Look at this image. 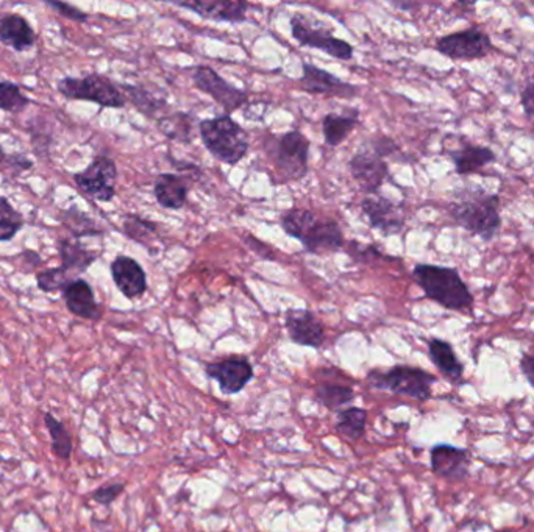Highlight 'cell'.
<instances>
[{
  "mask_svg": "<svg viewBox=\"0 0 534 532\" xmlns=\"http://www.w3.org/2000/svg\"><path fill=\"white\" fill-rule=\"evenodd\" d=\"M449 215L458 227L489 242L502 225L500 197L482 188L463 189L450 203Z\"/></svg>",
  "mask_w": 534,
  "mask_h": 532,
  "instance_id": "6da1fadb",
  "label": "cell"
},
{
  "mask_svg": "<svg viewBox=\"0 0 534 532\" xmlns=\"http://www.w3.org/2000/svg\"><path fill=\"white\" fill-rule=\"evenodd\" d=\"M280 223L285 233L299 240L308 254H336L344 246V234L338 222L319 217L310 209H289L281 215Z\"/></svg>",
  "mask_w": 534,
  "mask_h": 532,
  "instance_id": "7a4b0ae2",
  "label": "cell"
},
{
  "mask_svg": "<svg viewBox=\"0 0 534 532\" xmlns=\"http://www.w3.org/2000/svg\"><path fill=\"white\" fill-rule=\"evenodd\" d=\"M412 278L424 291L427 299L450 311H464L474 305V295L459 272L452 267L417 264Z\"/></svg>",
  "mask_w": 534,
  "mask_h": 532,
  "instance_id": "3957f363",
  "label": "cell"
},
{
  "mask_svg": "<svg viewBox=\"0 0 534 532\" xmlns=\"http://www.w3.org/2000/svg\"><path fill=\"white\" fill-rule=\"evenodd\" d=\"M202 143L217 161L236 166L248 152L247 133L232 116L205 119L199 124Z\"/></svg>",
  "mask_w": 534,
  "mask_h": 532,
  "instance_id": "277c9868",
  "label": "cell"
},
{
  "mask_svg": "<svg viewBox=\"0 0 534 532\" xmlns=\"http://www.w3.org/2000/svg\"><path fill=\"white\" fill-rule=\"evenodd\" d=\"M436 377L419 367L396 365L389 371H371L367 373V383L373 389L389 390L392 394L411 396L419 402L431 398V386L436 383Z\"/></svg>",
  "mask_w": 534,
  "mask_h": 532,
  "instance_id": "5b68a950",
  "label": "cell"
},
{
  "mask_svg": "<svg viewBox=\"0 0 534 532\" xmlns=\"http://www.w3.org/2000/svg\"><path fill=\"white\" fill-rule=\"evenodd\" d=\"M267 153L281 183L299 182L307 176L310 141L303 133L293 130L275 137Z\"/></svg>",
  "mask_w": 534,
  "mask_h": 532,
  "instance_id": "8992f818",
  "label": "cell"
},
{
  "mask_svg": "<svg viewBox=\"0 0 534 532\" xmlns=\"http://www.w3.org/2000/svg\"><path fill=\"white\" fill-rule=\"evenodd\" d=\"M57 90L66 98L86 100L102 108H124L127 98L122 90L110 78L100 74H88L85 77H65L57 83Z\"/></svg>",
  "mask_w": 534,
  "mask_h": 532,
  "instance_id": "52a82bcc",
  "label": "cell"
},
{
  "mask_svg": "<svg viewBox=\"0 0 534 532\" xmlns=\"http://www.w3.org/2000/svg\"><path fill=\"white\" fill-rule=\"evenodd\" d=\"M291 32L300 46L318 49L342 61L353 59V47L347 41L336 38L326 27H314L305 14H294L291 18Z\"/></svg>",
  "mask_w": 534,
  "mask_h": 532,
  "instance_id": "ba28073f",
  "label": "cell"
},
{
  "mask_svg": "<svg viewBox=\"0 0 534 532\" xmlns=\"http://www.w3.org/2000/svg\"><path fill=\"white\" fill-rule=\"evenodd\" d=\"M118 168L106 155H98L91 164L74 176V182L83 194L92 200L110 203L116 197Z\"/></svg>",
  "mask_w": 534,
  "mask_h": 532,
  "instance_id": "9c48e42d",
  "label": "cell"
},
{
  "mask_svg": "<svg viewBox=\"0 0 534 532\" xmlns=\"http://www.w3.org/2000/svg\"><path fill=\"white\" fill-rule=\"evenodd\" d=\"M437 52L455 61H474L494 52V44L488 33L478 27L463 32L450 33L436 41Z\"/></svg>",
  "mask_w": 534,
  "mask_h": 532,
  "instance_id": "30bf717a",
  "label": "cell"
},
{
  "mask_svg": "<svg viewBox=\"0 0 534 532\" xmlns=\"http://www.w3.org/2000/svg\"><path fill=\"white\" fill-rule=\"evenodd\" d=\"M191 77L197 90L213 98L216 104L221 105L227 116L242 108V105L247 104V92L228 83L225 78L209 66H197Z\"/></svg>",
  "mask_w": 534,
  "mask_h": 532,
  "instance_id": "8fae6325",
  "label": "cell"
},
{
  "mask_svg": "<svg viewBox=\"0 0 534 532\" xmlns=\"http://www.w3.org/2000/svg\"><path fill=\"white\" fill-rule=\"evenodd\" d=\"M205 372L211 379L217 381L222 394L225 395L240 394L255 375L254 367L247 357L238 356L207 364Z\"/></svg>",
  "mask_w": 534,
  "mask_h": 532,
  "instance_id": "7c38bea8",
  "label": "cell"
},
{
  "mask_svg": "<svg viewBox=\"0 0 534 532\" xmlns=\"http://www.w3.org/2000/svg\"><path fill=\"white\" fill-rule=\"evenodd\" d=\"M361 209L371 228L385 236L398 234L404 230V209L383 195H367L365 200L361 201Z\"/></svg>",
  "mask_w": 534,
  "mask_h": 532,
  "instance_id": "4fadbf2b",
  "label": "cell"
},
{
  "mask_svg": "<svg viewBox=\"0 0 534 532\" xmlns=\"http://www.w3.org/2000/svg\"><path fill=\"white\" fill-rule=\"evenodd\" d=\"M349 170L359 188L372 195L377 194L389 176L388 162L371 149L359 150L358 153H355L349 161Z\"/></svg>",
  "mask_w": 534,
  "mask_h": 532,
  "instance_id": "5bb4252c",
  "label": "cell"
},
{
  "mask_svg": "<svg viewBox=\"0 0 534 532\" xmlns=\"http://www.w3.org/2000/svg\"><path fill=\"white\" fill-rule=\"evenodd\" d=\"M302 71L303 75L299 80L300 90L305 92L342 98H353L359 94V86L347 83L318 66L303 63Z\"/></svg>",
  "mask_w": 534,
  "mask_h": 532,
  "instance_id": "9a60e30c",
  "label": "cell"
},
{
  "mask_svg": "<svg viewBox=\"0 0 534 532\" xmlns=\"http://www.w3.org/2000/svg\"><path fill=\"white\" fill-rule=\"evenodd\" d=\"M172 5L186 8L205 20L227 24H241L247 20L250 4L244 0H197V2H172Z\"/></svg>",
  "mask_w": 534,
  "mask_h": 532,
  "instance_id": "2e32d148",
  "label": "cell"
},
{
  "mask_svg": "<svg viewBox=\"0 0 534 532\" xmlns=\"http://www.w3.org/2000/svg\"><path fill=\"white\" fill-rule=\"evenodd\" d=\"M431 470L439 478L463 481L469 476L470 453L464 448L439 443L431 448Z\"/></svg>",
  "mask_w": 534,
  "mask_h": 532,
  "instance_id": "e0dca14e",
  "label": "cell"
},
{
  "mask_svg": "<svg viewBox=\"0 0 534 532\" xmlns=\"http://www.w3.org/2000/svg\"><path fill=\"white\" fill-rule=\"evenodd\" d=\"M287 334L294 344L320 348L326 342V328L308 309H289L285 317Z\"/></svg>",
  "mask_w": 534,
  "mask_h": 532,
  "instance_id": "ac0fdd59",
  "label": "cell"
},
{
  "mask_svg": "<svg viewBox=\"0 0 534 532\" xmlns=\"http://www.w3.org/2000/svg\"><path fill=\"white\" fill-rule=\"evenodd\" d=\"M111 277L119 293L125 299L135 300L143 297L147 291V275L143 266L130 256L119 254L110 266Z\"/></svg>",
  "mask_w": 534,
  "mask_h": 532,
  "instance_id": "d6986e66",
  "label": "cell"
},
{
  "mask_svg": "<svg viewBox=\"0 0 534 532\" xmlns=\"http://www.w3.org/2000/svg\"><path fill=\"white\" fill-rule=\"evenodd\" d=\"M63 300L67 311L77 317L94 322L102 318V309L96 301L91 285L86 279H72L63 291Z\"/></svg>",
  "mask_w": 534,
  "mask_h": 532,
  "instance_id": "ffe728a7",
  "label": "cell"
},
{
  "mask_svg": "<svg viewBox=\"0 0 534 532\" xmlns=\"http://www.w3.org/2000/svg\"><path fill=\"white\" fill-rule=\"evenodd\" d=\"M0 43L14 52H27L36 44V33L24 16L0 12Z\"/></svg>",
  "mask_w": 534,
  "mask_h": 532,
  "instance_id": "44dd1931",
  "label": "cell"
},
{
  "mask_svg": "<svg viewBox=\"0 0 534 532\" xmlns=\"http://www.w3.org/2000/svg\"><path fill=\"white\" fill-rule=\"evenodd\" d=\"M188 184L177 174H160L153 183V194L158 205L164 209L178 211L188 201Z\"/></svg>",
  "mask_w": 534,
  "mask_h": 532,
  "instance_id": "7402d4cb",
  "label": "cell"
},
{
  "mask_svg": "<svg viewBox=\"0 0 534 532\" xmlns=\"http://www.w3.org/2000/svg\"><path fill=\"white\" fill-rule=\"evenodd\" d=\"M447 155L455 164L458 176H469L495 161V153L489 147L470 145V144L461 149L449 150Z\"/></svg>",
  "mask_w": 534,
  "mask_h": 532,
  "instance_id": "603a6c76",
  "label": "cell"
},
{
  "mask_svg": "<svg viewBox=\"0 0 534 532\" xmlns=\"http://www.w3.org/2000/svg\"><path fill=\"white\" fill-rule=\"evenodd\" d=\"M428 355L431 363L436 365L439 372L452 379L453 383H459L463 379L464 365L456 357L453 347L443 339H430L428 340Z\"/></svg>",
  "mask_w": 534,
  "mask_h": 532,
  "instance_id": "cb8c5ba5",
  "label": "cell"
},
{
  "mask_svg": "<svg viewBox=\"0 0 534 532\" xmlns=\"http://www.w3.org/2000/svg\"><path fill=\"white\" fill-rule=\"evenodd\" d=\"M57 248H59V258H61V267H65L67 272L75 273L85 272L88 267L92 266V262L98 260V254L83 247L79 239H59L57 240Z\"/></svg>",
  "mask_w": 534,
  "mask_h": 532,
  "instance_id": "d4e9b609",
  "label": "cell"
},
{
  "mask_svg": "<svg viewBox=\"0 0 534 532\" xmlns=\"http://www.w3.org/2000/svg\"><path fill=\"white\" fill-rule=\"evenodd\" d=\"M359 124V111L350 110L346 114H334L330 113L322 121V133L326 145L338 147L344 143L349 135Z\"/></svg>",
  "mask_w": 534,
  "mask_h": 532,
  "instance_id": "484cf974",
  "label": "cell"
},
{
  "mask_svg": "<svg viewBox=\"0 0 534 532\" xmlns=\"http://www.w3.org/2000/svg\"><path fill=\"white\" fill-rule=\"evenodd\" d=\"M122 92L125 98L135 105L141 114L149 119H161L168 113L164 111L169 108V105L163 98H157L153 92L147 91L143 86L122 85Z\"/></svg>",
  "mask_w": 534,
  "mask_h": 532,
  "instance_id": "4316f807",
  "label": "cell"
},
{
  "mask_svg": "<svg viewBox=\"0 0 534 532\" xmlns=\"http://www.w3.org/2000/svg\"><path fill=\"white\" fill-rule=\"evenodd\" d=\"M44 425L47 433L51 435V448L55 458L59 461L69 462L71 459L74 445H72V435L65 423L53 416L52 412H44Z\"/></svg>",
  "mask_w": 534,
  "mask_h": 532,
  "instance_id": "83f0119b",
  "label": "cell"
},
{
  "mask_svg": "<svg viewBox=\"0 0 534 532\" xmlns=\"http://www.w3.org/2000/svg\"><path fill=\"white\" fill-rule=\"evenodd\" d=\"M192 121H194V116L188 114V113H174V114L168 113L166 116L158 119L157 124L160 131L168 139L191 143Z\"/></svg>",
  "mask_w": 534,
  "mask_h": 532,
  "instance_id": "f1b7e54d",
  "label": "cell"
},
{
  "mask_svg": "<svg viewBox=\"0 0 534 532\" xmlns=\"http://www.w3.org/2000/svg\"><path fill=\"white\" fill-rule=\"evenodd\" d=\"M357 398L355 390L346 384L320 383L316 387V400L330 411H339Z\"/></svg>",
  "mask_w": 534,
  "mask_h": 532,
  "instance_id": "f546056e",
  "label": "cell"
},
{
  "mask_svg": "<svg viewBox=\"0 0 534 532\" xmlns=\"http://www.w3.org/2000/svg\"><path fill=\"white\" fill-rule=\"evenodd\" d=\"M122 231L129 239L135 240L144 247L152 248V242L157 239L158 223L147 221L141 215H127L122 221Z\"/></svg>",
  "mask_w": 534,
  "mask_h": 532,
  "instance_id": "4dcf8cb0",
  "label": "cell"
},
{
  "mask_svg": "<svg viewBox=\"0 0 534 532\" xmlns=\"http://www.w3.org/2000/svg\"><path fill=\"white\" fill-rule=\"evenodd\" d=\"M367 411L361 408H349L339 411L336 431L350 441H358L365 434Z\"/></svg>",
  "mask_w": 534,
  "mask_h": 532,
  "instance_id": "1f68e13d",
  "label": "cell"
},
{
  "mask_svg": "<svg viewBox=\"0 0 534 532\" xmlns=\"http://www.w3.org/2000/svg\"><path fill=\"white\" fill-rule=\"evenodd\" d=\"M61 222L74 234L75 239L85 238V236L102 234V230L98 227V223L92 221L91 217L85 215L83 211H80L77 207H71L69 209L61 211Z\"/></svg>",
  "mask_w": 534,
  "mask_h": 532,
  "instance_id": "d6a6232c",
  "label": "cell"
},
{
  "mask_svg": "<svg viewBox=\"0 0 534 532\" xmlns=\"http://www.w3.org/2000/svg\"><path fill=\"white\" fill-rule=\"evenodd\" d=\"M24 228V217L7 197L0 195V242L13 239L16 234Z\"/></svg>",
  "mask_w": 534,
  "mask_h": 532,
  "instance_id": "836d02e7",
  "label": "cell"
},
{
  "mask_svg": "<svg viewBox=\"0 0 534 532\" xmlns=\"http://www.w3.org/2000/svg\"><path fill=\"white\" fill-rule=\"evenodd\" d=\"M30 104L32 100L22 94L20 86L8 80H0V110L20 114Z\"/></svg>",
  "mask_w": 534,
  "mask_h": 532,
  "instance_id": "e575fe53",
  "label": "cell"
},
{
  "mask_svg": "<svg viewBox=\"0 0 534 532\" xmlns=\"http://www.w3.org/2000/svg\"><path fill=\"white\" fill-rule=\"evenodd\" d=\"M72 279H75V277H72V273L67 272L65 267H53L36 275V285L43 293H63Z\"/></svg>",
  "mask_w": 534,
  "mask_h": 532,
  "instance_id": "d590c367",
  "label": "cell"
},
{
  "mask_svg": "<svg viewBox=\"0 0 534 532\" xmlns=\"http://www.w3.org/2000/svg\"><path fill=\"white\" fill-rule=\"evenodd\" d=\"M124 482H114V484H108V486L98 487L92 492V500L98 503L100 506H111L124 492Z\"/></svg>",
  "mask_w": 534,
  "mask_h": 532,
  "instance_id": "8d00e7d4",
  "label": "cell"
},
{
  "mask_svg": "<svg viewBox=\"0 0 534 532\" xmlns=\"http://www.w3.org/2000/svg\"><path fill=\"white\" fill-rule=\"evenodd\" d=\"M47 7L53 8L57 13L61 14L66 20H74V22H86L88 20V13L82 12L79 8L74 7L71 4L66 2H59V0H47Z\"/></svg>",
  "mask_w": 534,
  "mask_h": 532,
  "instance_id": "74e56055",
  "label": "cell"
},
{
  "mask_svg": "<svg viewBox=\"0 0 534 532\" xmlns=\"http://www.w3.org/2000/svg\"><path fill=\"white\" fill-rule=\"evenodd\" d=\"M347 254H350L353 260L358 261V262H367L371 256H375V258H381L383 256L381 252H378L377 247H373V246H361L358 242H352L350 248L347 250Z\"/></svg>",
  "mask_w": 534,
  "mask_h": 532,
  "instance_id": "f35d334b",
  "label": "cell"
},
{
  "mask_svg": "<svg viewBox=\"0 0 534 532\" xmlns=\"http://www.w3.org/2000/svg\"><path fill=\"white\" fill-rule=\"evenodd\" d=\"M369 149H371L372 152H375L378 156L385 158V156L392 155V153L397 150V144L394 143L391 137H375L373 141H371Z\"/></svg>",
  "mask_w": 534,
  "mask_h": 532,
  "instance_id": "ab89813d",
  "label": "cell"
},
{
  "mask_svg": "<svg viewBox=\"0 0 534 532\" xmlns=\"http://www.w3.org/2000/svg\"><path fill=\"white\" fill-rule=\"evenodd\" d=\"M521 104L528 119H531L534 122V77L522 90Z\"/></svg>",
  "mask_w": 534,
  "mask_h": 532,
  "instance_id": "60d3db41",
  "label": "cell"
},
{
  "mask_svg": "<svg viewBox=\"0 0 534 532\" xmlns=\"http://www.w3.org/2000/svg\"><path fill=\"white\" fill-rule=\"evenodd\" d=\"M2 161H10V166L16 168L18 172L30 170L33 168V162L27 160L24 155H2Z\"/></svg>",
  "mask_w": 534,
  "mask_h": 532,
  "instance_id": "b9f144b4",
  "label": "cell"
},
{
  "mask_svg": "<svg viewBox=\"0 0 534 532\" xmlns=\"http://www.w3.org/2000/svg\"><path fill=\"white\" fill-rule=\"evenodd\" d=\"M521 371L523 377L527 378L528 383L534 387V356L523 355L521 359Z\"/></svg>",
  "mask_w": 534,
  "mask_h": 532,
  "instance_id": "7bdbcfd3",
  "label": "cell"
},
{
  "mask_svg": "<svg viewBox=\"0 0 534 532\" xmlns=\"http://www.w3.org/2000/svg\"><path fill=\"white\" fill-rule=\"evenodd\" d=\"M394 7L400 8V10H412V8H416V4H397V2H394Z\"/></svg>",
  "mask_w": 534,
  "mask_h": 532,
  "instance_id": "ee69618b",
  "label": "cell"
}]
</instances>
